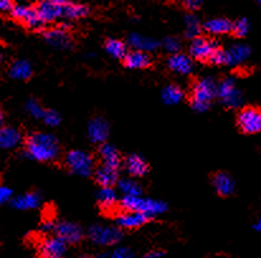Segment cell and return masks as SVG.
<instances>
[{"label": "cell", "instance_id": "1", "mask_svg": "<svg viewBox=\"0 0 261 258\" xmlns=\"http://www.w3.org/2000/svg\"><path fill=\"white\" fill-rule=\"evenodd\" d=\"M59 140L54 134L36 132L25 139V155L38 162H49L59 156Z\"/></svg>", "mask_w": 261, "mask_h": 258}, {"label": "cell", "instance_id": "2", "mask_svg": "<svg viewBox=\"0 0 261 258\" xmlns=\"http://www.w3.org/2000/svg\"><path fill=\"white\" fill-rule=\"evenodd\" d=\"M121 207L126 212L141 213V214L147 216L148 219L164 214L168 210L166 203L142 196H123L121 200Z\"/></svg>", "mask_w": 261, "mask_h": 258}, {"label": "cell", "instance_id": "3", "mask_svg": "<svg viewBox=\"0 0 261 258\" xmlns=\"http://www.w3.org/2000/svg\"><path fill=\"white\" fill-rule=\"evenodd\" d=\"M216 84L215 79L211 76L202 77L198 80L197 84L193 88L192 93V108L197 113H204L208 110L211 103L216 96Z\"/></svg>", "mask_w": 261, "mask_h": 258}, {"label": "cell", "instance_id": "4", "mask_svg": "<svg viewBox=\"0 0 261 258\" xmlns=\"http://www.w3.org/2000/svg\"><path fill=\"white\" fill-rule=\"evenodd\" d=\"M88 237L93 244L101 247L114 246L123 238V233L118 226L94 224L88 229Z\"/></svg>", "mask_w": 261, "mask_h": 258}, {"label": "cell", "instance_id": "5", "mask_svg": "<svg viewBox=\"0 0 261 258\" xmlns=\"http://www.w3.org/2000/svg\"><path fill=\"white\" fill-rule=\"evenodd\" d=\"M67 168L74 175L82 177H88L93 174L94 160L87 151L72 150L70 151L65 158Z\"/></svg>", "mask_w": 261, "mask_h": 258}, {"label": "cell", "instance_id": "6", "mask_svg": "<svg viewBox=\"0 0 261 258\" xmlns=\"http://www.w3.org/2000/svg\"><path fill=\"white\" fill-rule=\"evenodd\" d=\"M216 96L221 99L222 104L227 108H240L244 103V95L236 86V81L232 77L222 80L216 89Z\"/></svg>", "mask_w": 261, "mask_h": 258}, {"label": "cell", "instance_id": "7", "mask_svg": "<svg viewBox=\"0 0 261 258\" xmlns=\"http://www.w3.org/2000/svg\"><path fill=\"white\" fill-rule=\"evenodd\" d=\"M237 126L246 134H255L261 129V113L257 108L247 106L237 116Z\"/></svg>", "mask_w": 261, "mask_h": 258}, {"label": "cell", "instance_id": "8", "mask_svg": "<svg viewBox=\"0 0 261 258\" xmlns=\"http://www.w3.org/2000/svg\"><path fill=\"white\" fill-rule=\"evenodd\" d=\"M55 236L66 244L79 243L83 239V229L79 224L67 220H60L55 224Z\"/></svg>", "mask_w": 261, "mask_h": 258}, {"label": "cell", "instance_id": "9", "mask_svg": "<svg viewBox=\"0 0 261 258\" xmlns=\"http://www.w3.org/2000/svg\"><path fill=\"white\" fill-rule=\"evenodd\" d=\"M218 48V44L216 41L207 37H199L192 40L189 46V53L192 59L199 60V61H207L212 56L213 52Z\"/></svg>", "mask_w": 261, "mask_h": 258}, {"label": "cell", "instance_id": "10", "mask_svg": "<svg viewBox=\"0 0 261 258\" xmlns=\"http://www.w3.org/2000/svg\"><path fill=\"white\" fill-rule=\"evenodd\" d=\"M66 246L65 242L57 238L56 236L47 237L42 239L37 247L38 257L40 258H62L66 253Z\"/></svg>", "mask_w": 261, "mask_h": 258}, {"label": "cell", "instance_id": "11", "mask_svg": "<svg viewBox=\"0 0 261 258\" xmlns=\"http://www.w3.org/2000/svg\"><path fill=\"white\" fill-rule=\"evenodd\" d=\"M10 13H12V15L15 19L23 22L27 27L32 28V30H40L43 25L41 19L38 18L35 7L25 4H15L10 9Z\"/></svg>", "mask_w": 261, "mask_h": 258}, {"label": "cell", "instance_id": "12", "mask_svg": "<svg viewBox=\"0 0 261 258\" xmlns=\"http://www.w3.org/2000/svg\"><path fill=\"white\" fill-rule=\"evenodd\" d=\"M62 4L64 2L61 0H47V2L38 3L36 7V12H37L42 24L52 23L54 20L62 17Z\"/></svg>", "mask_w": 261, "mask_h": 258}, {"label": "cell", "instance_id": "13", "mask_svg": "<svg viewBox=\"0 0 261 258\" xmlns=\"http://www.w3.org/2000/svg\"><path fill=\"white\" fill-rule=\"evenodd\" d=\"M88 138L93 143H106L109 137V126L106 119L94 118L88 123Z\"/></svg>", "mask_w": 261, "mask_h": 258}, {"label": "cell", "instance_id": "14", "mask_svg": "<svg viewBox=\"0 0 261 258\" xmlns=\"http://www.w3.org/2000/svg\"><path fill=\"white\" fill-rule=\"evenodd\" d=\"M251 54V48L247 44L234 43L227 49H224V56H226V65L228 66H237L246 61Z\"/></svg>", "mask_w": 261, "mask_h": 258}, {"label": "cell", "instance_id": "15", "mask_svg": "<svg viewBox=\"0 0 261 258\" xmlns=\"http://www.w3.org/2000/svg\"><path fill=\"white\" fill-rule=\"evenodd\" d=\"M168 67L175 74L188 75L194 69V62L189 54H185L179 52V53L171 54L168 59Z\"/></svg>", "mask_w": 261, "mask_h": 258}, {"label": "cell", "instance_id": "16", "mask_svg": "<svg viewBox=\"0 0 261 258\" xmlns=\"http://www.w3.org/2000/svg\"><path fill=\"white\" fill-rule=\"evenodd\" d=\"M46 42L57 49H69L72 47V41L69 33L61 28H54L43 33Z\"/></svg>", "mask_w": 261, "mask_h": 258}, {"label": "cell", "instance_id": "17", "mask_svg": "<svg viewBox=\"0 0 261 258\" xmlns=\"http://www.w3.org/2000/svg\"><path fill=\"white\" fill-rule=\"evenodd\" d=\"M41 202H42V197L38 192H27V194L18 195L14 199L10 200V205L15 210L25 212V210L37 209L41 205Z\"/></svg>", "mask_w": 261, "mask_h": 258}, {"label": "cell", "instance_id": "18", "mask_svg": "<svg viewBox=\"0 0 261 258\" xmlns=\"http://www.w3.org/2000/svg\"><path fill=\"white\" fill-rule=\"evenodd\" d=\"M212 184L215 190L221 196H231L236 190V181L231 175L226 172H218L213 176Z\"/></svg>", "mask_w": 261, "mask_h": 258}, {"label": "cell", "instance_id": "19", "mask_svg": "<svg viewBox=\"0 0 261 258\" xmlns=\"http://www.w3.org/2000/svg\"><path fill=\"white\" fill-rule=\"evenodd\" d=\"M99 156H100L101 161H103V166L114 168V170H118V167L121 166L122 158L121 155H119V151L111 143L100 145V147H99Z\"/></svg>", "mask_w": 261, "mask_h": 258}, {"label": "cell", "instance_id": "20", "mask_svg": "<svg viewBox=\"0 0 261 258\" xmlns=\"http://www.w3.org/2000/svg\"><path fill=\"white\" fill-rule=\"evenodd\" d=\"M124 168L127 174L133 177H142L148 172V165L141 155H129L124 160Z\"/></svg>", "mask_w": 261, "mask_h": 258}, {"label": "cell", "instance_id": "21", "mask_svg": "<svg viewBox=\"0 0 261 258\" xmlns=\"http://www.w3.org/2000/svg\"><path fill=\"white\" fill-rule=\"evenodd\" d=\"M148 218L146 215L137 212H126L121 213L116 219V223L119 228L124 229H136L145 225L147 223Z\"/></svg>", "mask_w": 261, "mask_h": 258}, {"label": "cell", "instance_id": "22", "mask_svg": "<svg viewBox=\"0 0 261 258\" xmlns=\"http://www.w3.org/2000/svg\"><path fill=\"white\" fill-rule=\"evenodd\" d=\"M22 143V134L12 127L0 128V150H13Z\"/></svg>", "mask_w": 261, "mask_h": 258}, {"label": "cell", "instance_id": "23", "mask_svg": "<svg viewBox=\"0 0 261 258\" xmlns=\"http://www.w3.org/2000/svg\"><path fill=\"white\" fill-rule=\"evenodd\" d=\"M127 41H128V44L135 51H141L145 52V53L155 51L159 47L158 41L153 40V38L140 35V33H132V35L128 36V40Z\"/></svg>", "mask_w": 261, "mask_h": 258}, {"label": "cell", "instance_id": "24", "mask_svg": "<svg viewBox=\"0 0 261 258\" xmlns=\"http://www.w3.org/2000/svg\"><path fill=\"white\" fill-rule=\"evenodd\" d=\"M124 65L130 70H140L146 69L151 65V57L148 53L141 51H129L127 52L126 57H124Z\"/></svg>", "mask_w": 261, "mask_h": 258}, {"label": "cell", "instance_id": "25", "mask_svg": "<svg viewBox=\"0 0 261 258\" xmlns=\"http://www.w3.org/2000/svg\"><path fill=\"white\" fill-rule=\"evenodd\" d=\"M202 28L210 35H227L232 31V22L227 18H213L207 20Z\"/></svg>", "mask_w": 261, "mask_h": 258}, {"label": "cell", "instance_id": "26", "mask_svg": "<svg viewBox=\"0 0 261 258\" xmlns=\"http://www.w3.org/2000/svg\"><path fill=\"white\" fill-rule=\"evenodd\" d=\"M94 176H95V181L101 187H112L118 182V170L107 167V166H100L96 168Z\"/></svg>", "mask_w": 261, "mask_h": 258}, {"label": "cell", "instance_id": "27", "mask_svg": "<svg viewBox=\"0 0 261 258\" xmlns=\"http://www.w3.org/2000/svg\"><path fill=\"white\" fill-rule=\"evenodd\" d=\"M90 12L89 7L84 4H76V3L64 2L62 4V17L67 19H79V18L87 17Z\"/></svg>", "mask_w": 261, "mask_h": 258}, {"label": "cell", "instance_id": "28", "mask_svg": "<svg viewBox=\"0 0 261 258\" xmlns=\"http://www.w3.org/2000/svg\"><path fill=\"white\" fill-rule=\"evenodd\" d=\"M32 66L25 60L13 62L9 69V76L14 80H28L32 76Z\"/></svg>", "mask_w": 261, "mask_h": 258}, {"label": "cell", "instance_id": "29", "mask_svg": "<svg viewBox=\"0 0 261 258\" xmlns=\"http://www.w3.org/2000/svg\"><path fill=\"white\" fill-rule=\"evenodd\" d=\"M99 205L103 209H112L118 202V195L113 187H100V190L96 194Z\"/></svg>", "mask_w": 261, "mask_h": 258}, {"label": "cell", "instance_id": "30", "mask_svg": "<svg viewBox=\"0 0 261 258\" xmlns=\"http://www.w3.org/2000/svg\"><path fill=\"white\" fill-rule=\"evenodd\" d=\"M123 196H142V186L133 179H122L117 182Z\"/></svg>", "mask_w": 261, "mask_h": 258}, {"label": "cell", "instance_id": "31", "mask_svg": "<svg viewBox=\"0 0 261 258\" xmlns=\"http://www.w3.org/2000/svg\"><path fill=\"white\" fill-rule=\"evenodd\" d=\"M184 98V93L181 89L176 85H168L164 88L163 93H161V99L166 105H175L179 104Z\"/></svg>", "mask_w": 261, "mask_h": 258}, {"label": "cell", "instance_id": "32", "mask_svg": "<svg viewBox=\"0 0 261 258\" xmlns=\"http://www.w3.org/2000/svg\"><path fill=\"white\" fill-rule=\"evenodd\" d=\"M185 22V37L189 40H194V38L199 37L200 32H202V24H200L198 17L194 14H187L184 18Z\"/></svg>", "mask_w": 261, "mask_h": 258}, {"label": "cell", "instance_id": "33", "mask_svg": "<svg viewBox=\"0 0 261 258\" xmlns=\"http://www.w3.org/2000/svg\"><path fill=\"white\" fill-rule=\"evenodd\" d=\"M106 51L109 56L114 57V59H124L127 54V46L122 41L116 40V38H111L106 42Z\"/></svg>", "mask_w": 261, "mask_h": 258}, {"label": "cell", "instance_id": "34", "mask_svg": "<svg viewBox=\"0 0 261 258\" xmlns=\"http://www.w3.org/2000/svg\"><path fill=\"white\" fill-rule=\"evenodd\" d=\"M250 27V20L247 18H240L239 20H236V23H232V31L231 32L233 33L236 37H245V36L249 33Z\"/></svg>", "mask_w": 261, "mask_h": 258}, {"label": "cell", "instance_id": "35", "mask_svg": "<svg viewBox=\"0 0 261 258\" xmlns=\"http://www.w3.org/2000/svg\"><path fill=\"white\" fill-rule=\"evenodd\" d=\"M25 110H27V113L30 114L31 117H33V118L36 119L43 118L44 109L37 100H35V99H30V100L25 103Z\"/></svg>", "mask_w": 261, "mask_h": 258}, {"label": "cell", "instance_id": "36", "mask_svg": "<svg viewBox=\"0 0 261 258\" xmlns=\"http://www.w3.org/2000/svg\"><path fill=\"white\" fill-rule=\"evenodd\" d=\"M43 122L46 126L48 127H57L60 123H61V117H60V114L57 113L56 110H52V109H49V110H44V114H43Z\"/></svg>", "mask_w": 261, "mask_h": 258}, {"label": "cell", "instance_id": "37", "mask_svg": "<svg viewBox=\"0 0 261 258\" xmlns=\"http://www.w3.org/2000/svg\"><path fill=\"white\" fill-rule=\"evenodd\" d=\"M163 46L164 48H165V51L171 54L179 53L180 51V41L175 37H166L165 40H164Z\"/></svg>", "mask_w": 261, "mask_h": 258}, {"label": "cell", "instance_id": "38", "mask_svg": "<svg viewBox=\"0 0 261 258\" xmlns=\"http://www.w3.org/2000/svg\"><path fill=\"white\" fill-rule=\"evenodd\" d=\"M109 258H133V252L128 247H118L109 254Z\"/></svg>", "mask_w": 261, "mask_h": 258}, {"label": "cell", "instance_id": "39", "mask_svg": "<svg viewBox=\"0 0 261 258\" xmlns=\"http://www.w3.org/2000/svg\"><path fill=\"white\" fill-rule=\"evenodd\" d=\"M208 62L213 65H226V56H224V49L217 48L210 57Z\"/></svg>", "mask_w": 261, "mask_h": 258}, {"label": "cell", "instance_id": "40", "mask_svg": "<svg viewBox=\"0 0 261 258\" xmlns=\"http://www.w3.org/2000/svg\"><path fill=\"white\" fill-rule=\"evenodd\" d=\"M13 199V190L8 186H0V207L10 203Z\"/></svg>", "mask_w": 261, "mask_h": 258}, {"label": "cell", "instance_id": "41", "mask_svg": "<svg viewBox=\"0 0 261 258\" xmlns=\"http://www.w3.org/2000/svg\"><path fill=\"white\" fill-rule=\"evenodd\" d=\"M55 224L56 221L55 220H44L42 224L40 225V232L42 234H51L55 232Z\"/></svg>", "mask_w": 261, "mask_h": 258}, {"label": "cell", "instance_id": "42", "mask_svg": "<svg viewBox=\"0 0 261 258\" xmlns=\"http://www.w3.org/2000/svg\"><path fill=\"white\" fill-rule=\"evenodd\" d=\"M184 7L188 10H198L202 7V2H199V0H188V2L184 3Z\"/></svg>", "mask_w": 261, "mask_h": 258}, {"label": "cell", "instance_id": "43", "mask_svg": "<svg viewBox=\"0 0 261 258\" xmlns=\"http://www.w3.org/2000/svg\"><path fill=\"white\" fill-rule=\"evenodd\" d=\"M165 256V252L160 251V249H153L146 254V258H161Z\"/></svg>", "mask_w": 261, "mask_h": 258}, {"label": "cell", "instance_id": "44", "mask_svg": "<svg viewBox=\"0 0 261 258\" xmlns=\"http://www.w3.org/2000/svg\"><path fill=\"white\" fill-rule=\"evenodd\" d=\"M13 4L8 0H0V12H10Z\"/></svg>", "mask_w": 261, "mask_h": 258}, {"label": "cell", "instance_id": "45", "mask_svg": "<svg viewBox=\"0 0 261 258\" xmlns=\"http://www.w3.org/2000/svg\"><path fill=\"white\" fill-rule=\"evenodd\" d=\"M252 229H254V231H256V232L261 231V220H260V219L257 220V223H255L254 225H252Z\"/></svg>", "mask_w": 261, "mask_h": 258}, {"label": "cell", "instance_id": "46", "mask_svg": "<svg viewBox=\"0 0 261 258\" xmlns=\"http://www.w3.org/2000/svg\"><path fill=\"white\" fill-rule=\"evenodd\" d=\"M3 121H4V116H3V110H2V108H0V128H2Z\"/></svg>", "mask_w": 261, "mask_h": 258}, {"label": "cell", "instance_id": "47", "mask_svg": "<svg viewBox=\"0 0 261 258\" xmlns=\"http://www.w3.org/2000/svg\"><path fill=\"white\" fill-rule=\"evenodd\" d=\"M3 60H4V54H3L2 52H0V62H2Z\"/></svg>", "mask_w": 261, "mask_h": 258}, {"label": "cell", "instance_id": "48", "mask_svg": "<svg viewBox=\"0 0 261 258\" xmlns=\"http://www.w3.org/2000/svg\"><path fill=\"white\" fill-rule=\"evenodd\" d=\"M80 258H89L88 256H83V257H80Z\"/></svg>", "mask_w": 261, "mask_h": 258}]
</instances>
